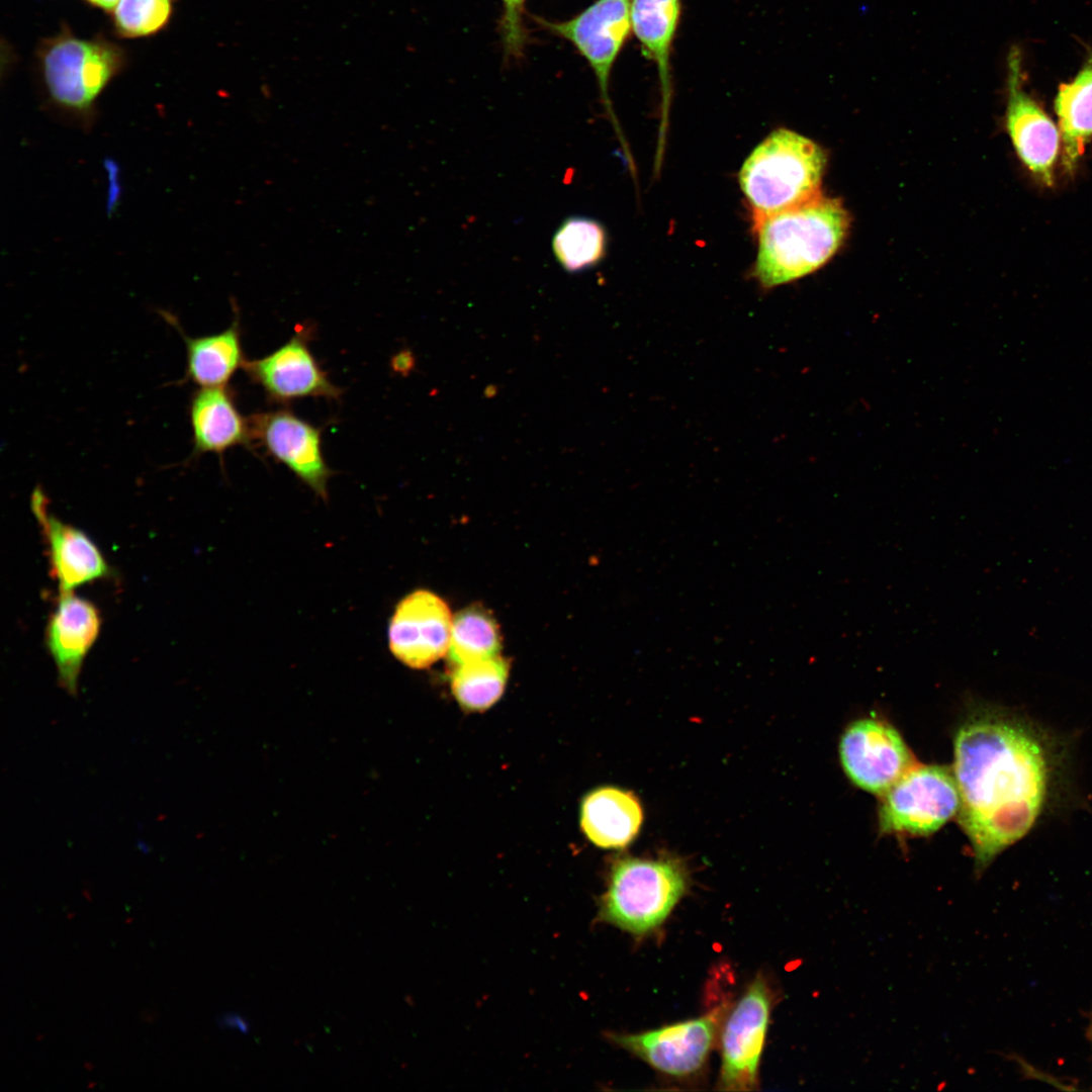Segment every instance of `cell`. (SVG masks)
<instances>
[{"label":"cell","mask_w":1092,"mask_h":1092,"mask_svg":"<svg viewBox=\"0 0 1092 1092\" xmlns=\"http://www.w3.org/2000/svg\"><path fill=\"white\" fill-rule=\"evenodd\" d=\"M959 820L977 872L1022 839L1038 819L1049 787V762L1035 734L1002 714L981 711L954 739Z\"/></svg>","instance_id":"obj_1"},{"label":"cell","mask_w":1092,"mask_h":1092,"mask_svg":"<svg viewBox=\"0 0 1092 1092\" xmlns=\"http://www.w3.org/2000/svg\"><path fill=\"white\" fill-rule=\"evenodd\" d=\"M757 238L754 277L764 288L802 278L823 266L848 229L841 203L821 193L794 207L752 220Z\"/></svg>","instance_id":"obj_2"},{"label":"cell","mask_w":1092,"mask_h":1092,"mask_svg":"<svg viewBox=\"0 0 1092 1092\" xmlns=\"http://www.w3.org/2000/svg\"><path fill=\"white\" fill-rule=\"evenodd\" d=\"M825 165V153L816 143L786 128L774 130L744 161L738 175L752 220L819 194Z\"/></svg>","instance_id":"obj_3"},{"label":"cell","mask_w":1092,"mask_h":1092,"mask_svg":"<svg viewBox=\"0 0 1092 1092\" xmlns=\"http://www.w3.org/2000/svg\"><path fill=\"white\" fill-rule=\"evenodd\" d=\"M37 59L49 103L82 128L90 129L98 97L124 65L121 48L64 30L40 43Z\"/></svg>","instance_id":"obj_4"},{"label":"cell","mask_w":1092,"mask_h":1092,"mask_svg":"<svg viewBox=\"0 0 1092 1092\" xmlns=\"http://www.w3.org/2000/svg\"><path fill=\"white\" fill-rule=\"evenodd\" d=\"M688 876L673 858L623 857L615 861L599 902V920L632 934L656 929L685 895Z\"/></svg>","instance_id":"obj_5"},{"label":"cell","mask_w":1092,"mask_h":1092,"mask_svg":"<svg viewBox=\"0 0 1092 1092\" xmlns=\"http://www.w3.org/2000/svg\"><path fill=\"white\" fill-rule=\"evenodd\" d=\"M960 808L953 771L940 765L912 766L882 795V832L924 836L937 831Z\"/></svg>","instance_id":"obj_6"},{"label":"cell","mask_w":1092,"mask_h":1092,"mask_svg":"<svg viewBox=\"0 0 1092 1092\" xmlns=\"http://www.w3.org/2000/svg\"><path fill=\"white\" fill-rule=\"evenodd\" d=\"M631 2L596 0L578 14L562 21L534 17L546 30L571 43L586 61L596 77L608 116L623 144L609 88L614 65L632 33Z\"/></svg>","instance_id":"obj_7"},{"label":"cell","mask_w":1092,"mask_h":1092,"mask_svg":"<svg viewBox=\"0 0 1092 1092\" xmlns=\"http://www.w3.org/2000/svg\"><path fill=\"white\" fill-rule=\"evenodd\" d=\"M770 1006V990L758 975L723 1022L719 1089L751 1091L757 1086Z\"/></svg>","instance_id":"obj_8"},{"label":"cell","mask_w":1092,"mask_h":1092,"mask_svg":"<svg viewBox=\"0 0 1092 1092\" xmlns=\"http://www.w3.org/2000/svg\"><path fill=\"white\" fill-rule=\"evenodd\" d=\"M249 419L252 446H259L327 499L332 470L324 457L323 429L286 408L257 413Z\"/></svg>","instance_id":"obj_9"},{"label":"cell","mask_w":1092,"mask_h":1092,"mask_svg":"<svg viewBox=\"0 0 1092 1092\" xmlns=\"http://www.w3.org/2000/svg\"><path fill=\"white\" fill-rule=\"evenodd\" d=\"M310 333L300 327L272 353L245 361L244 371L270 401L288 404L306 397L340 399L342 389L331 381L310 350Z\"/></svg>","instance_id":"obj_10"},{"label":"cell","mask_w":1092,"mask_h":1092,"mask_svg":"<svg viewBox=\"0 0 1092 1092\" xmlns=\"http://www.w3.org/2000/svg\"><path fill=\"white\" fill-rule=\"evenodd\" d=\"M839 755L843 770L855 786L881 796L913 766L910 750L898 731L874 718L856 720L844 730Z\"/></svg>","instance_id":"obj_11"},{"label":"cell","mask_w":1092,"mask_h":1092,"mask_svg":"<svg viewBox=\"0 0 1092 1092\" xmlns=\"http://www.w3.org/2000/svg\"><path fill=\"white\" fill-rule=\"evenodd\" d=\"M725 1014V1006H719L696 1019L636 1034H611L610 1037L664 1074L689 1076L706 1062Z\"/></svg>","instance_id":"obj_12"},{"label":"cell","mask_w":1092,"mask_h":1092,"mask_svg":"<svg viewBox=\"0 0 1092 1092\" xmlns=\"http://www.w3.org/2000/svg\"><path fill=\"white\" fill-rule=\"evenodd\" d=\"M1021 56L1017 49L1008 57V103L1006 128L1027 170L1042 184L1053 185L1061 148L1059 126L1023 90Z\"/></svg>","instance_id":"obj_13"},{"label":"cell","mask_w":1092,"mask_h":1092,"mask_svg":"<svg viewBox=\"0 0 1092 1092\" xmlns=\"http://www.w3.org/2000/svg\"><path fill=\"white\" fill-rule=\"evenodd\" d=\"M453 619L436 594L417 589L396 605L387 637L391 653L403 664L425 668L448 652Z\"/></svg>","instance_id":"obj_14"},{"label":"cell","mask_w":1092,"mask_h":1092,"mask_svg":"<svg viewBox=\"0 0 1092 1092\" xmlns=\"http://www.w3.org/2000/svg\"><path fill=\"white\" fill-rule=\"evenodd\" d=\"M31 510L40 528L50 575L57 582L59 594L73 593L80 585L111 574L109 564L94 541L49 511L48 497L40 487L31 494Z\"/></svg>","instance_id":"obj_15"},{"label":"cell","mask_w":1092,"mask_h":1092,"mask_svg":"<svg viewBox=\"0 0 1092 1092\" xmlns=\"http://www.w3.org/2000/svg\"><path fill=\"white\" fill-rule=\"evenodd\" d=\"M101 628L96 606L74 593L59 594L44 631L46 646L54 660L59 685L76 695L84 660Z\"/></svg>","instance_id":"obj_16"},{"label":"cell","mask_w":1092,"mask_h":1092,"mask_svg":"<svg viewBox=\"0 0 1092 1092\" xmlns=\"http://www.w3.org/2000/svg\"><path fill=\"white\" fill-rule=\"evenodd\" d=\"M188 417L192 457L212 453L222 460L223 454L234 447H252L250 419L242 415L236 394L228 385L193 391Z\"/></svg>","instance_id":"obj_17"},{"label":"cell","mask_w":1092,"mask_h":1092,"mask_svg":"<svg viewBox=\"0 0 1092 1092\" xmlns=\"http://www.w3.org/2000/svg\"><path fill=\"white\" fill-rule=\"evenodd\" d=\"M168 324L179 332L186 348V369L181 382L200 387L225 386L234 374L244 367L245 357L239 314L231 326L216 334L190 337L177 317L161 311Z\"/></svg>","instance_id":"obj_18"},{"label":"cell","mask_w":1092,"mask_h":1092,"mask_svg":"<svg viewBox=\"0 0 1092 1092\" xmlns=\"http://www.w3.org/2000/svg\"><path fill=\"white\" fill-rule=\"evenodd\" d=\"M681 13L680 0H632V33L656 67L664 122L671 99V56Z\"/></svg>","instance_id":"obj_19"},{"label":"cell","mask_w":1092,"mask_h":1092,"mask_svg":"<svg viewBox=\"0 0 1092 1092\" xmlns=\"http://www.w3.org/2000/svg\"><path fill=\"white\" fill-rule=\"evenodd\" d=\"M643 811L630 792L614 787L599 788L582 801L580 825L586 837L602 848H622L638 834Z\"/></svg>","instance_id":"obj_20"},{"label":"cell","mask_w":1092,"mask_h":1092,"mask_svg":"<svg viewBox=\"0 0 1092 1092\" xmlns=\"http://www.w3.org/2000/svg\"><path fill=\"white\" fill-rule=\"evenodd\" d=\"M1063 164L1074 171L1092 139V54L1073 80L1062 83L1054 101Z\"/></svg>","instance_id":"obj_21"},{"label":"cell","mask_w":1092,"mask_h":1092,"mask_svg":"<svg viewBox=\"0 0 1092 1092\" xmlns=\"http://www.w3.org/2000/svg\"><path fill=\"white\" fill-rule=\"evenodd\" d=\"M607 246L605 226L599 220L582 215L563 219L551 241L555 260L568 273L596 267L606 257Z\"/></svg>","instance_id":"obj_22"},{"label":"cell","mask_w":1092,"mask_h":1092,"mask_svg":"<svg viewBox=\"0 0 1092 1092\" xmlns=\"http://www.w3.org/2000/svg\"><path fill=\"white\" fill-rule=\"evenodd\" d=\"M508 676L509 662L498 654L454 665L451 688L464 709L482 711L499 699Z\"/></svg>","instance_id":"obj_23"},{"label":"cell","mask_w":1092,"mask_h":1092,"mask_svg":"<svg viewBox=\"0 0 1092 1092\" xmlns=\"http://www.w3.org/2000/svg\"><path fill=\"white\" fill-rule=\"evenodd\" d=\"M500 643L493 617L481 607H469L453 618L447 653L454 666L498 655Z\"/></svg>","instance_id":"obj_24"},{"label":"cell","mask_w":1092,"mask_h":1092,"mask_svg":"<svg viewBox=\"0 0 1092 1092\" xmlns=\"http://www.w3.org/2000/svg\"><path fill=\"white\" fill-rule=\"evenodd\" d=\"M171 14L172 0H118L113 23L122 36H148L160 31Z\"/></svg>","instance_id":"obj_25"},{"label":"cell","mask_w":1092,"mask_h":1092,"mask_svg":"<svg viewBox=\"0 0 1092 1092\" xmlns=\"http://www.w3.org/2000/svg\"><path fill=\"white\" fill-rule=\"evenodd\" d=\"M526 1L500 0L503 13L499 32L505 55L509 58L522 57L528 41V32L523 20Z\"/></svg>","instance_id":"obj_26"},{"label":"cell","mask_w":1092,"mask_h":1092,"mask_svg":"<svg viewBox=\"0 0 1092 1092\" xmlns=\"http://www.w3.org/2000/svg\"><path fill=\"white\" fill-rule=\"evenodd\" d=\"M219 1027L236 1029L243 1033H247L250 1029L249 1022L240 1014L225 1013L218 1018L217 1022Z\"/></svg>","instance_id":"obj_27"},{"label":"cell","mask_w":1092,"mask_h":1092,"mask_svg":"<svg viewBox=\"0 0 1092 1092\" xmlns=\"http://www.w3.org/2000/svg\"><path fill=\"white\" fill-rule=\"evenodd\" d=\"M86 1H88L91 5H93L95 7H99V8L105 9V10L114 9V7L116 6V4L118 2V0H86Z\"/></svg>","instance_id":"obj_28"}]
</instances>
